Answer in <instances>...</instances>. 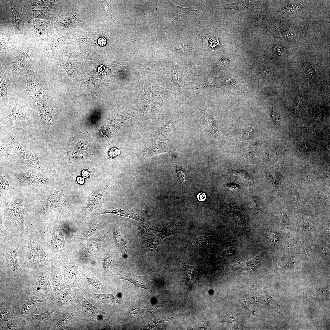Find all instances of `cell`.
<instances>
[{
	"label": "cell",
	"mask_w": 330,
	"mask_h": 330,
	"mask_svg": "<svg viewBox=\"0 0 330 330\" xmlns=\"http://www.w3.org/2000/svg\"><path fill=\"white\" fill-rule=\"evenodd\" d=\"M272 116L274 122L277 123L279 122L281 120V118L278 112L274 108L273 109Z\"/></svg>",
	"instance_id": "11a10c76"
},
{
	"label": "cell",
	"mask_w": 330,
	"mask_h": 330,
	"mask_svg": "<svg viewBox=\"0 0 330 330\" xmlns=\"http://www.w3.org/2000/svg\"><path fill=\"white\" fill-rule=\"evenodd\" d=\"M51 238L50 247L55 253L64 254L72 247L79 246L80 229L69 223L62 222L49 230Z\"/></svg>",
	"instance_id": "7a4b0ae2"
},
{
	"label": "cell",
	"mask_w": 330,
	"mask_h": 330,
	"mask_svg": "<svg viewBox=\"0 0 330 330\" xmlns=\"http://www.w3.org/2000/svg\"><path fill=\"white\" fill-rule=\"evenodd\" d=\"M45 206L39 209L37 212L41 215H45L50 213L57 211L64 213L67 207V199L61 188L57 189L52 193L47 195L45 200Z\"/></svg>",
	"instance_id": "9a60e30c"
},
{
	"label": "cell",
	"mask_w": 330,
	"mask_h": 330,
	"mask_svg": "<svg viewBox=\"0 0 330 330\" xmlns=\"http://www.w3.org/2000/svg\"><path fill=\"white\" fill-rule=\"evenodd\" d=\"M51 266L47 265L33 270L31 278H22V283L25 286L39 293L50 305L52 295L50 278Z\"/></svg>",
	"instance_id": "277c9868"
},
{
	"label": "cell",
	"mask_w": 330,
	"mask_h": 330,
	"mask_svg": "<svg viewBox=\"0 0 330 330\" xmlns=\"http://www.w3.org/2000/svg\"><path fill=\"white\" fill-rule=\"evenodd\" d=\"M103 228L100 223L93 222L81 229L79 243V247L83 246L91 237L103 229Z\"/></svg>",
	"instance_id": "f1b7e54d"
},
{
	"label": "cell",
	"mask_w": 330,
	"mask_h": 330,
	"mask_svg": "<svg viewBox=\"0 0 330 330\" xmlns=\"http://www.w3.org/2000/svg\"><path fill=\"white\" fill-rule=\"evenodd\" d=\"M180 121V119L178 117L172 119L158 130L156 132V138L163 141L168 140L170 136L172 130Z\"/></svg>",
	"instance_id": "1f68e13d"
},
{
	"label": "cell",
	"mask_w": 330,
	"mask_h": 330,
	"mask_svg": "<svg viewBox=\"0 0 330 330\" xmlns=\"http://www.w3.org/2000/svg\"><path fill=\"white\" fill-rule=\"evenodd\" d=\"M0 230L1 236L5 237L10 239H13L15 237L14 235L7 231L3 226L1 216H0Z\"/></svg>",
	"instance_id": "681fc988"
},
{
	"label": "cell",
	"mask_w": 330,
	"mask_h": 330,
	"mask_svg": "<svg viewBox=\"0 0 330 330\" xmlns=\"http://www.w3.org/2000/svg\"><path fill=\"white\" fill-rule=\"evenodd\" d=\"M70 254L61 257L59 261L63 278L66 285L68 287L75 285V282L79 278V274L75 262V257Z\"/></svg>",
	"instance_id": "2e32d148"
},
{
	"label": "cell",
	"mask_w": 330,
	"mask_h": 330,
	"mask_svg": "<svg viewBox=\"0 0 330 330\" xmlns=\"http://www.w3.org/2000/svg\"><path fill=\"white\" fill-rule=\"evenodd\" d=\"M170 152V147L165 142L152 139L144 147L141 153L144 156L149 158Z\"/></svg>",
	"instance_id": "7402d4cb"
},
{
	"label": "cell",
	"mask_w": 330,
	"mask_h": 330,
	"mask_svg": "<svg viewBox=\"0 0 330 330\" xmlns=\"http://www.w3.org/2000/svg\"><path fill=\"white\" fill-rule=\"evenodd\" d=\"M108 199V188L103 184L99 185L88 196L82 207L81 214L84 220L94 210L100 207Z\"/></svg>",
	"instance_id": "4fadbf2b"
},
{
	"label": "cell",
	"mask_w": 330,
	"mask_h": 330,
	"mask_svg": "<svg viewBox=\"0 0 330 330\" xmlns=\"http://www.w3.org/2000/svg\"><path fill=\"white\" fill-rule=\"evenodd\" d=\"M269 239L273 243H277L279 241V237L277 233L273 231L269 235Z\"/></svg>",
	"instance_id": "db71d44e"
},
{
	"label": "cell",
	"mask_w": 330,
	"mask_h": 330,
	"mask_svg": "<svg viewBox=\"0 0 330 330\" xmlns=\"http://www.w3.org/2000/svg\"><path fill=\"white\" fill-rule=\"evenodd\" d=\"M151 94L152 103L151 115L154 117L156 116L162 106L166 101L159 87L156 85H152Z\"/></svg>",
	"instance_id": "83f0119b"
},
{
	"label": "cell",
	"mask_w": 330,
	"mask_h": 330,
	"mask_svg": "<svg viewBox=\"0 0 330 330\" xmlns=\"http://www.w3.org/2000/svg\"><path fill=\"white\" fill-rule=\"evenodd\" d=\"M144 86L143 92L137 111L142 119L143 117L147 118L148 116L149 106L151 102V85L145 81Z\"/></svg>",
	"instance_id": "d4e9b609"
},
{
	"label": "cell",
	"mask_w": 330,
	"mask_h": 330,
	"mask_svg": "<svg viewBox=\"0 0 330 330\" xmlns=\"http://www.w3.org/2000/svg\"><path fill=\"white\" fill-rule=\"evenodd\" d=\"M76 181L78 183L80 184H82L84 182V179L83 178L81 177H78L77 178Z\"/></svg>",
	"instance_id": "e7e4bbea"
},
{
	"label": "cell",
	"mask_w": 330,
	"mask_h": 330,
	"mask_svg": "<svg viewBox=\"0 0 330 330\" xmlns=\"http://www.w3.org/2000/svg\"><path fill=\"white\" fill-rule=\"evenodd\" d=\"M86 279L88 282L94 288L98 290H102V287L99 281L94 277L88 275L86 276Z\"/></svg>",
	"instance_id": "c3c4849f"
},
{
	"label": "cell",
	"mask_w": 330,
	"mask_h": 330,
	"mask_svg": "<svg viewBox=\"0 0 330 330\" xmlns=\"http://www.w3.org/2000/svg\"><path fill=\"white\" fill-rule=\"evenodd\" d=\"M73 299L74 297L71 290L69 288H65L61 295L51 306L53 307L65 308L68 306L74 303Z\"/></svg>",
	"instance_id": "d6a6232c"
},
{
	"label": "cell",
	"mask_w": 330,
	"mask_h": 330,
	"mask_svg": "<svg viewBox=\"0 0 330 330\" xmlns=\"http://www.w3.org/2000/svg\"><path fill=\"white\" fill-rule=\"evenodd\" d=\"M172 9L175 17L178 19H180L182 16L189 11L196 10L195 6L188 7H182L171 4Z\"/></svg>",
	"instance_id": "ab89813d"
},
{
	"label": "cell",
	"mask_w": 330,
	"mask_h": 330,
	"mask_svg": "<svg viewBox=\"0 0 330 330\" xmlns=\"http://www.w3.org/2000/svg\"><path fill=\"white\" fill-rule=\"evenodd\" d=\"M54 1L51 0H27L26 1L24 6L31 7L41 6L51 8Z\"/></svg>",
	"instance_id": "60d3db41"
},
{
	"label": "cell",
	"mask_w": 330,
	"mask_h": 330,
	"mask_svg": "<svg viewBox=\"0 0 330 330\" xmlns=\"http://www.w3.org/2000/svg\"><path fill=\"white\" fill-rule=\"evenodd\" d=\"M0 102L7 103L8 102V97L7 94L8 88L9 86H13L11 82L7 77L2 69L1 62L0 63Z\"/></svg>",
	"instance_id": "836d02e7"
},
{
	"label": "cell",
	"mask_w": 330,
	"mask_h": 330,
	"mask_svg": "<svg viewBox=\"0 0 330 330\" xmlns=\"http://www.w3.org/2000/svg\"><path fill=\"white\" fill-rule=\"evenodd\" d=\"M18 320L13 319L0 325V330H19L18 327Z\"/></svg>",
	"instance_id": "ee69618b"
},
{
	"label": "cell",
	"mask_w": 330,
	"mask_h": 330,
	"mask_svg": "<svg viewBox=\"0 0 330 330\" xmlns=\"http://www.w3.org/2000/svg\"><path fill=\"white\" fill-rule=\"evenodd\" d=\"M208 325V322L206 320H202L198 324V328L201 329H206Z\"/></svg>",
	"instance_id": "6f0895ef"
},
{
	"label": "cell",
	"mask_w": 330,
	"mask_h": 330,
	"mask_svg": "<svg viewBox=\"0 0 330 330\" xmlns=\"http://www.w3.org/2000/svg\"><path fill=\"white\" fill-rule=\"evenodd\" d=\"M201 116L203 123L207 130L214 134L216 137L218 136L219 134L218 129L207 114L203 111L201 112Z\"/></svg>",
	"instance_id": "74e56055"
},
{
	"label": "cell",
	"mask_w": 330,
	"mask_h": 330,
	"mask_svg": "<svg viewBox=\"0 0 330 330\" xmlns=\"http://www.w3.org/2000/svg\"><path fill=\"white\" fill-rule=\"evenodd\" d=\"M22 75L26 80L25 90L28 99L43 96L49 91L40 83L37 73L29 63L24 70Z\"/></svg>",
	"instance_id": "7c38bea8"
},
{
	"label": "cell",
	"mask_w": 330,
	"mask_h": 330,
	"mask_svg": "<svg viewBox=\"0 0 330 330\" xmlns=\"http://www.w3.org/2000/svg\"><path fill=\"white\" fill-rule=\"evenodd\" d=\"M260 261V258L258 256L247 262L245 263L246 270H249L255 269L259 265Z\"/></svg>",
	"instance_id": "7dc6e473"
},
{
	"label": "cell",
	"mask_w": 330,
	"mask_h": 330,
	"mask_svg": "<svg viewBox=\"0 0 330 330\" xmlns=\"http://www.w3.org/2000/svg\"><path fill=\"white\" fill-rule=\"evenodd\" d=\"M91 297L99 303L101 307L104 303H109L115 305L117 303L116 298L113 294H93L91 295Z\"/></svg>",
	"instance_id": "8d00e7d4"
},
{
	"label": "cell",
	"mask_w": 330,
	"mask_h": 330,
	"mask_svg": "<svg viewBox=\"0 0 330 330\" xmlns=\"http://www.w3.org/2000/svg\"><path fill=\"white\" fill-rule=\"evenodd\" d=\"M10 36L8 32L1 29L0 38V50L6 49L10 43Z\"/></svg>",
	"instance_id": "b9f144b4"
},
{
	"label": "cell",
	"mask_w": 330,
	"mask_h": 330,
	"mask_svg": "<svg viewBox=\"0 0 330 330\" xmlns=\"http://www.w3.org/2000/svg\"><path fill=\"white\" fill-rule=\"evenodd\" d=\"M26 255L23 262L26 268L33 270L47 265H52L57 258L39 244L32 236L27 242Z\"/></svg>",
	"instance_id": "5b68a950"
},
{
	"label": "cell",
	"mask_w": 330,
	"mask_h": 330,
	"mask_svg": "<svg viewBox=\"0 0 330 330\" xmlns=\"http://www.w3.org/2000/svg\"><path fill=\"white\" fill-rule=\"evenodd\" d=\"M210 236L208 234L203 235L196 238L191 243L193 248L200 247L205 244L208 241Z\"/></svg>",
	"instance_id": "7bdbcfd3"
},
{
	"label": "cell",
	"mask_w": 330,
	"mask_h": 330,
	"mask_svg": "<svg viewBox=\"0 0 330 330\" xmlns=\"http://www.w3.org/2000/svg\"><path fill=\"white\" fill-rule=\"evenodd\" d=\"M114 258L113 253H109L104 255L102 258V266L104 270H106L112 264Z\"/></svg>",
	"instance_id": "bcb514c9"
},
{
	"label": "cell",
	"mask_w": 330,
	"mask_h": 330,
	"mask_svg": "<svg viewBox=\"0 0 330 330\" xmlns=\"http://www.w3.org/2000/svg\"><path fill=\"white\" fill-rule=\"evenodd\" d=\"M33 53V47L30 43L24 52L11 59L7 76L12 84L16 82L19 76L22 75Z\"/></svg>",
	"instance_id": "30bf717a"
},
{
	"label": "cell",
	"mask_w": 330,
	"mask_h": 330,
	"mask_svg": "<svg viewBox=\"0 0 330 330\" xmlns=\"http://www.w3.org/2000/svg\"><path fill=\"white\" fill-rule=\"evenodd\" d=\"M25 18L29 21L35 19H40L48 20L52 16L50 8L46 6L26 7L22 9Z\"/></svg>",
	"instance_id": "603a6c76"
},
{
	"label": "cell",
	"mask_w": 330,
	"mask_h": 330,
	"mask_svg": "<svg viewBox=\"0 0 330 330\" xmlns=\"http://www.w3.org/2000/svg\"><path fill=\"white\" fill-rule=\"evenodd\" d=\"M37 309V306L34 310H31L19 323L24 326H28L29 330H47L51 321L62 311V308L54 307L51 311H47L40 314H36L34 313Z\"/></svg>",
	"instance_id": "9c48e42d"
},
{
	"label": "cell",
	"mask_w": 330,
	"mask_h": 330,
	"mask_svg": "<svg viewBox=\"0 0 330 330\" xmlns=\"http://www.w3.org/2000/svg\"><path fill=\"white\" fill-rule=\"evenodd\" d=\"M104 214H114L133 219L140 222H144L143 220L134 211L127 209H106L100 207L96 209L94 213V215H96Z\"/></svg>",
	"instance_id": "484cf974"
},
{
	"label": "cell",
	"mask_w": 330,
	"mask_h": 330,
	"mask_svg": "<svg viewBox=\"0 0 330 330\" xmlns=\"http://www.w3.org/2000/svg\"><path fill=\"white\" fill-rule=\"evenodd\" d=\"M73 317V313L70 309L63 313L59 318H54L50 322L47 330H62L69 328Z\"/></svg>",
	"instance_id": "cb8c5ba5"
},
{
	"label": "cell",
	"mask_w": 330,
	"mask_h": 330,
	"mask_svg": "<svg viewBox=\"0 0 330 330\" xmlns=\"http://www.w3.org/2000/svg\"><path fill=\"white\" fill-rule=\"evenodd\" d=\"M136 225L142 238L159 232L161 230L160 228L151 222L137 223Z\"/></svg>",
	"instance_id": "e575fe53"
},
{
	"label": "cell",
	"mask_w": 330,
	"mask_h": 330,
	"mask_svg": "<svg viewBox=\"0 0 330 330\" xmlns=\"http://www.w3.org/2000/svg\"><path fill=\"white\" fill-rule=\"evenodd\" d=\"M106 40L104 37H101L98 39V44L101 46H105L106 44Z\"/></svg>",
	"instance_id": "91938a15"
},
{
	"label": "cell",
	"mask_w": 330,
	"mask_h": 330,
	"mask_svg": "<svg viewBox=\"0 0 330 330\" xmlns=\"http://www.w3.org/2000/svg\"><path fill=\"white\" fill-rule=\"evenodd\" d=\"M100 2L105 13V19L107 20L114 21L115 20L111 14L108 2L106 1H101Z\"/></svg>",
	"instance_id": "f6af8a7d"
},
{
	"label": "cell",
	"mask_w": 330,
	"mask_h": 330,
	"mask_svg": "<svg viewBox=\"0 0 330 330\" xmlns=\"http://www.w3.org/2000/svg\"><path fill=\"white\" fill-rule=\"evenodd\" d=\"M10 10L11 19L16 33L23 34L25 30L24 23L25 17L22 9L13 1L10 0Z\"/></svg>",
	"instance_id": "44dd1931"
},
{
	"label": "cell",
	"mask_w": 330,
	"mask_h": 330,
	"mask_svg": "<svg viewBox=\"0 0 330 330\" xmlns=\"http://www.w3.org/2000/svg\"><path fill=\"white\" fill-rule=\"evenodd\" d=\"M229 62V60L226 58H223L221 59L218 64V67L220 68L227 65Z\"/></svg>",
	"instance_id": "9f6ffc18"
},
{
	"label": "cell",
	"mask_w": 330,
	"mask_h": 330,
	"mask_svg": "<svg viewBox=\"0 0 330 330\" xmlns=\"http://www.w3.org/2000/svg\"><path fill=\"white\" fill-rule=\"evenodd\" d=\"M206 198V196L205 193H200L197 195V198L198 200L200 201H204Z\"/></svg>",
	"instance_id": "680465c9"
},
{
	"label": "cell",
	"mask_w": 330,
	"mask_h": 330,
	"mask_svg": "<svg viewBox=\"0 0 330 330\" xmlns=\"http://www.w3.org/2000/svg\"><path fill=\"white\" fill-rule=\"evenodd\" d=\"M179 232V230L174 226L171 225L164 226L156 236L142 241L141 248V252L144 254L150 251L155 252L164 239Z\"/></svg>",
	"instance_id": "e0dca14e"
},
{
	"label": "cell",
	"mask_w": 330,
	"mask_h": 330,
	"mask_svg": "<svg viewBox=\"0 0 330 330\" xmlns=\"http://www.w3.org/2000/svg\"><path fill=\"white\" fill-rule=\"evenodd\" d=\"M306 73L310 75V77L312 79L315 75V72L312 68L309 69L307 72H306Z\"/></svg>",
	"instance_id": "6125c7cd"
},
{
	"label": "cell",
	"mask_w": 330,
	"mask_h": 330,
	"mask_svg": "<svg viewBox=\"0 0 330 330\" xmlns=\"http://www.w3.org/2000/svg\"><path fill=\"white\" fill-rule=\"evenodd\" d=\"M173 77L174 81L177 83H178L179 81L178 76V73L177 72L174 67L173 70Z\"/></svg>",
	"instance_id": "94428289"
},
{
	"label": "cell",
	"mask_w": 330,
	"mask_h": 330,
	"mask_svg": "<svg viewBox=\"0 0 330 330\" xmlns=\"http://www.w3.org/2000/svg\"><path fill=\"white\" fill-rule=\"evenodd\" d=\"M120 149L115 147H111L108 152V155L111 159H114L120 154Z\"/></svg>",
	"instance_id": "816d5d0a"
},
{
	"label": "cell",
	"mask_w": 330,
	"mask_h": 330,
	"mask_svg": "<svg viewBox=\"0 0 330 330\" xmlns=\"http://www.w3.org/2000/svg\"><path fill=\"white\" fill-rule=\"evenodd\" d=\"M0 157L4 161L9 163L13 155V152L9 146V144L0 138Z\"/></svg>",
	"instance_id": "f35d334b"
},
{
	"label": "cell",
	"mask_w": 330,
	"mask_h": 330,
	"mask_svg": "<svg viewBox=\"0 0 330 330\" xmlns=\"http://www.w3.org/2000/svg\"><path fill=\"white\" fill-rule=\"evenodd\" d=\"M174 317H172L169 318H166L163 319H152L150 320L146 329L148 330L150 329L156 327L159 324L163 322L170 320H171V319Z\"/></svg>",
	"instance_id": "f907efd6"
},
{
	"label": "cell",
	"mask_w": 330,
	"mask_h": 330,
	"mask_svg": "<svg viewBox=\"0 0 330 330\" xmlns=\"http://www.w3.org/2000/svg\"><path fill=\"white\" fill-rule=\"evenodd\" d=\"M67 36V32L63 30L55 32L50 36L45 50L46 56L47 58H51L57 50L62 46Z\"/></svg>",
	"instance_id": "ffe728a7"
},
{
	"label": "cell",
	"mask_w": 330,
	"mask_h": 330,
	"mask_svg": "<svg viewBox=\"0 0 330 330\" xmlns=\"http://www.w3.org/2000/svg\"><path fill=\"white\" fill-rule=\"evenodd\" d=\"M33 108L38 111L43 123L50 126L54 120V108L50 92L45 95L29 99Z\"/></svg>",
	"instance_id": "5bb4252c"
},
{
	"label": "cell",
	"mask_w": 330,
	"mask_h": 330,
	"mask_svg": "<svg viewBox=\"0 0 330 330\" xmlns=\"http://www.w3.org/2000/svg\"><path fill=\"white\" fill-rule=\"evenodd\" d=\"M102 230H100L80 247L76 255L79 261L84 263L94 262L103 253L106 236Z\"/></svg>",
	"instance_id": "52a82bcc"
},
{
	"label": "cell",
	"mask_w": 330,
	"mask_h": 330,
	"mask_svg": "<svg viewBox=\"0 0 330 330\" xmlns=\"http://www.w3.org/2000/svg\"><path fill=\"white\" fill-rule=\"evenodd\" d=\"M113 235L115 243L121 251L122 257L124 258H126L128 256V246L123 231L119 225H116L115 226Z\"/></svg>",
	"instance_id": "f546056e"
},
{
	"label": "cell",
	"mask_w": 330,
	"mask_h": 330,
	"mask_svg": "<svg viewBox=\"0 0 330 330\" xmlns=\"http://www.w3.org/2000/svg\"><path fill=\"white\" fill-rule=\"evenodd\" d=\"M118 279H124L133 284L136 286L145 289L152 293V291L145 281L147 275L139 276L134 272L127 273L120 271L118 274Z\"/></svg>",
	"instance_id": "4316f807"
},
{
	"label": "cell",
	"mask_w": 330,
	"mask_h": 330,
	"mask_svg": "<svg viewBox=\"0 0 330 330\" xmlns=\"http://www.w3.org/2000/svg\"><path fill=\"white\" fill-rule=\"evenodd\" d=\"M39 302L47 304L39 293L30 289L22 283L17 297L11 302L15 308L14 318L18 321L23 320L31 310L32 307Z\"/></svg>",
	"instance_id": "8992f818"
},
{
	"label": "cell",
	"mask_w": 330,
	"mask_h": 330,
	"mask_svg": "<svg viewBox=\"0 0 330 330\" xmlns=\"http://www.w3.org/2000/svg\"><path fill=\"white\" fill-rule=\"evenodd\" d=\"M50 278L52 288V304L59 297L65 289L60 264L57 258L54 261L52 265Z\"/></svg>",
	"instance_id": "ac0fdd59"
},
{
	"label": "cell",
	"mask_w": 330,
	"mask_h": 330,
	"mask_svg": "<svg viewBox=\"0 0 330 330\" xmlns=\"http://www.w3.org/2000/svg\"><path fill=\"white\" fill-rule=\"evenodd\" d=\"M20 244L13 243L6 249L5 261L0 265L1 290L18 291L21 287L24 271L20 267L18 255Z\"/></svg>",
	"instance_id": "6da1fadb"
},
{
	"label": "cell",
	"mask_w": 330,
	"mask_h": 330,
	"mask_svg": "<svg viewBox=\"0 0 330 330\" xmlns=\"http://www.w3.org/2000/svg\"><path fill=\"white\" fill-rule=\"evenodd\" d=\"M82 175L84 177H87L90 175V174L89 172L85 170L82 172Z\"/></svg>",
	"instance_id": "be15d7a7"
},
{
	"label": "cell",
	"mask_w": 330,
	"mask_h": 330,
	"mask_svg": "<svg viewBox=\"0 0 330 330\" xmlns=\"http://www.w3.org/2000/svg\"><path fill=\"white\" fill-rule=\"evenodd\" d=\"M9 188V185L8 181L3 176H0V192L6 191Z\"/></svg>",
	"instance_id": "f5cc1de1"
},
{
	"label": "cell",
	"mask_w": 330,
	"mask_h": 330,
	"mask_svg": "<svg viewBox=\"0 0 330 330\" xmlns=\"http://www.w3.org/2000/svg\"><path fill=\"white\" fill-rule=\"evenodd\" d=\"M29 24L35 35L42 38L48 35L50 26L49 21L40 19L31 20Z\"/></svg>",
	"instance_id": "4dcf8cb0"
},
{
	"label": "cell",
	"mask_w": 330,
	"mask_h": 330,
	"mask_svg": "<svg viewBox=\"0 0 330 330\" xmlns=\"http://www.w3.org/2000/svg\"><path fill=\"white\" fill-rule=\"evenodd\" d=\"M15 309L13 305L0 308V325L13 319Z\"/></svg>",
	"instance_id": "d590c367"
},
{
	"label": "cell",
	"mask_w": 330,
	"mask_h": 330,
	"mask_svg": "<svg viewBox=\"0 0 330 330\" xmlns=\"http://www.w3.org/2000/svg\"><path fill=\"white\" fill-rule=\"evenodd\" d=\"M16 177L21 183L32 185H41L46 183L47 178L36 169L31 168L24 173H18Z\"/></svg>",
	"instance_id": "d6986e66"
},
{
	"label": "cell",
	"mask_w": 330,
	"mask_h": 330,
	"mask_svg": "<svg viewBox=\"0 0 330 330\" xmlns=\"http://www.w3.org/2000/svg\"><path fill=\"white\" fill-rule=\"evenodd\" d=\"M24 96L16 90L14 106L9 115L2 119L3 124L16 132L26 131L32 125L31 113Z\"/></svg>",
	"instance_id": "3957f363"
},
{
	"label": "cell",
	"mask_w": 330,
	"mask_h": 330,
	"mask_svg": "<svg viewBox=\"0 0 330 330\" xmlns=\"http://www.w3.org/2000/svg\"><path fill=\"white\" fill-rule=\"evenodd\" d=\"M1 211L5 217L13 223L18 231L24 234L26 212L22 196L14 200H5L2 204Z\"/></svg>",
	"instance_id": "ba28073f"
},
{
	"label": "cell",
	"mask_w": 330,
	"mask_h": 330,
	"mask_svg": "<svg viewBox=\"0 0 330 330\" xmlns=\"http://www.w3.org/2000/svg\"><path fill=\"white\" fill-rule=\"evenodd\" d=\"M2 130L7 134L10 139L12 148L26 166L39 170L42 169L39 158L35 152L23 147L18 142L14 132L8 130Z\"/></svg>",
	"instance_id": "8fae6325"
}]
</instances>
